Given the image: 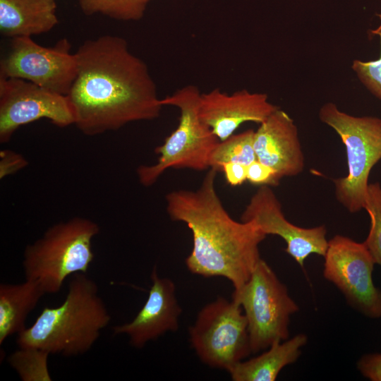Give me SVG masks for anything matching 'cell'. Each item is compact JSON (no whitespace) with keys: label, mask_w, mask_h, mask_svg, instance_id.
<instances>
[{"label":"cell","mask_w":381,"mask_h":381,"mask_svg":"<svg viewBox=\"0 0 381 381\" xmlns=\"http://www.w3.org/2000/svg\"><path fill=\"white\" fill-rule=\"evenodd\" d=\"M152 0H78L86 16L102 14L122 21L140 20Z\"/></svg>","instance_id":"cell-20"},{"label":"cell","mask_w":381,"mask_h":381,"mask_svg":"<svg viewBox=\"0 0 381 381\" xmlns=\"http://www.w3.org/2000/svg\"><path fill=\"white\" fill-rule=\"evenodd\" d=\"M28 162L20 154L11 150H3L0 152V179L14 174L24 169Z\"/></svg>","instance_id":"cell-24"},{"label":"cell","mask_w":381,"mask_h":381,"mask_svg":"<svg viewBox=\"0 0 381 381\" xmlns=\"http://www.w3.org/2000/svg\"><path fill=\"white\" fill-rule=\"evenodd\" d=\"M40 119L61 128L74 124L67 96L24 79L0 76V142L8 143L18 128Z\"/></svg>","instance_id":"cell-11"},{"label":"cell","mask_w":381,"mask_h":381,"mask_svg":"<svg viewBox=\"0 0 381 381\" xmlns=\"http://www.w3.org/2000/svg\"><path fill=\"white\" fill-rule=\"evenodd\" d=\"M110 320L97 284L79 272L69 282L63 303L45 307L31 326L18 334L16 341L20 349L77 356L92 347Z\"/></svg>","instance_id":"cell-3"},{"label":"cell","mask_w":381,"mask_h":381,"mask_svg":"<svg viewBox=\"0 0 381 381\" xmlns=\"http://www.w3.org/2000/svg\"><path fill=\"white\" fill-rule=\"evenodd\" d=\"M372 33L380 36V57L368 61L355 59L352 62L351 68L371 94L381 99V24L376 30H372Z\"/></svg>","instance_id":"cell-22"},{"label":"cell","mask_w":381,"mask_h":381,"mask_svg":"<svg viewBox=\"0 0 381 381\" xmlns=\"http://www.w3.org/2000/svg\"><path fill=\"white\" fill-rule=\"evenodd\" d=\"M282 178L272 168L258 159L247 166V181L259 186H275Z\"/></svg>","instance_id":"cell-23"},{"label":"cell","mask_w":381,"mask_h":381,"mask_svg":"<svg viewBox=\"0 0 381 381\" xmlns=\"http://www.w3.org/2000/svg\"><path fill=\"white\" fill-rule=\"evenodd\" d=\"M217 173L209 169L195 190L169 193L167 211L173 221L191 230L193 249L186 259L188 270L203 277H225L238 290L261 259L259 246L267 235L255 222L230 216L216 191Z\"/></svg>","instance_id":"cell-2"},{"label":"cell","mask_w":381,"mask_h":381,"mask_svg":"<svg viewBox=\"0 0 381 381\" xmlns=\"http://www.w3.org/2000/svg\"><path fill=\"white\" fill-rule=\"evenodd\" d=\"M200 94L198 87L188 85L162 99L163 106H174L179 109V124L164 143L155 150L159 155L157 162L137 169L143 186L153 185L170 168L196 171L210 169L211 152L220 140L200 118Z\"/></svg>","instance_id":"cell-5"},{"label":"cell","mask_w":381,"mask_h":381,"mask_svg":"<svg viewBox=\"0 0 381 381\" xmlns=\"http://www.w3.org/2000/svg\"><path fill=\"white\" fill-rule=\"evenodd\" d=\"M279 107L268 100L267 94L247 90L231 94L214 88L200 94L198 113L220 140H224L246 122L261 123Z\"/></svg>","instance_id":"cell-13"},{"label":"cell","mask_w":381,"mask_h":381,"mask_svg":"<svg viewBox=\"0 0 381 381\" xmlns=\"http://www.w3.org/2000/svg\"><path fill=\"white\" fill-rule=\"evenodd\" d=\"M324 258V277L348 304L367 318H381V290L373 279L375 262L364 242L335 235L328 241Z\"/></svg>","instance_id":"cell-9"},{"label":"cell","mask_w":381,"mask_h":381,"mask_svg":"<svg viewBox=\"0 0 381 381\" xmlns=\"http://www.w3.org/2000/svg\"><path fill=\"white\" fill-rule=\"evenodd\" d=\"M56 0H0V32L11 39L46 33L59 23Z\"/></svg>","instance_id":"cell-16"},{"label":"cell","mask_w":381,"mask_h":381,"mask_svg":"<svg viewBox=\"0 0 381 381\" xmlns=\"http://www.w3.org/2000/svg\"><path fill=\"white\" fill-rule=\"evenodd\" d=\"M232 299L247 319L252 353L289 338L291 316L299 308L264 260H260L247 282L234 291Z\"/></svg>","instance_id":"cell-7"},{"label":"cell","mask_w":381,"mask_h":381,"mask_svg":"<svg viewBox=\"0 0 381 381\" xmlns=\"http://www.w3.org/2000/svg\"><path fill=\"white\" fill-rule=\"evenodd\" d=\"M380 18H381V13L377 15Z\"/></svg>","instance_id":"cell-27"},{"label":"cell","mask_w":381,"mask_h":381,"mask_svg":"<svg viewBox=\"0 0 381 381\" xmlns=\"http://www.w3.org/2000/svg\"><path fill=\"white\" fill-rule=\"evenodd\" d=\"M77 75L67 95L74 125L88 136L158 118L163 105L147 64L119 36L88 40L75 53Z\"/></svg>","instance_id":"cell-1"},{"label":"cell","mask_w":381,"mask_h":381,"mask_svg":"<svg viewBox=\"0 0 381 381\" xmlns=\"http://www.w3.org/2000/svg\"><path fill=\"white\" fill-rule=\"evenodd\" d=\"M364 209L370 217V229L364 241L375 264L381 266V185L369 183Z\"/></svg>","instance_id":"cell-21"},{"label":"cell","mask_w":381,"mask_h":381,"mask_svg":"<svg viewBox=\"0 0 381 381\" xmlns=\"http://www.w3.org/2000/svg\"><path fill=\"white\" fill-rule=\"evenodd\" d=\"M66 38L53 47H43L31 37L11 40L0 63V76L21 78L53 92L67 96L77 75L75 54Z\"/></svg>","instance_id":"cell-10"},{"label":"cell","mask_w":381,"mask_h":381,"mask_svg":"<svg viewBox=\"0 0 381 381\" xmlns=\"http://www.w3.org/2000/svg\"><path fill=\"white\" fill-rule=\"evenodd\" d=\"M99 231L96 222L81 217L51 226L25 248V279L45 294L58 293L68 276L87 271L95 258L92 241Z\"/></svg>","instance_id":"cell-4"},{"label":"cell","mask_w":381,"mask_h":381,"mask_svg":"<svg viewBox=\"0 0 381 381\" xmlns=\"http://www.w3.org/2000/svg\"><path fill=\"white\" fill-rule=\"evenodd\" d=\"M255 131L249 129L219 141L211 152L210 169L221 171L224 164L235 162L249 165L257 160L254 149Z\"/></svg>","instance_id":"cell-19"},{"label":"cell","mask_w":381,"mask_h":381,"mask_svg":"<svg viewBox=\"0 0 381 381\" xmlns=\"http://www.w3.org/2000/svg\"><path fill=\"white\" fill-rule=\"evenodd\" d=\"M152 286L148 297L134 319L113 327L114 334H126L130 344L143 347L167 332L179 328L181 308L175 294L174 283L168 278H160L156 267L151 273Z\"/></svg>","instance_id":"cell-14"},{"label":"cell","mask_w":381,"mask_h":381,"mask_svg":"<svg viewBox=\"0 0 381 381\" xmlns=\"http://www.w3.org/2000/svg\"><path fill=\"white\" fill-rule=\"evenodd\" d=\"M361 374L371 381H381V353L363 355L357 362Z\"/></svg>","instance_id":"cell-25"},{"label":"cell","mask_w":381,"mask_h":381,"mask_svg":"<svg viewBox=\"0 0 381 381\" xmlns=\"http://www.w3.org/2000/svg\"><path fill=\"white\" fill-rule=\"evenodd\" d=\"M45 294L35 282L0 284V344L25 329L28 314Z\"/></svg>","instance_id":"cell-18"},{"label":"cell","mask_w":381,"mask_h":381,"mask_svg":"<svg viewBox=\"0 0 381 381\" xmlns=\"http://www.w3.org/2000/svg\"><path fill=\"white\" fill-rule=\"evenodd\" d=\"M319 119L336 131L346 147L348 172L333 180L336 198L349 212H358L364 209L370 171L381 159V119L352 116L332 102L321 107Z\"/></svg>","instance_id":"cell-6"},{"label":"cell","mask_w":381,"mask_h":381,"mask_svg":"<svg viewBox=\"0 0 381 381\" xmlns=\"http://www.w3.org/2000/svg\"><path fill=\"white\" fill-rule=\"evenodd\" d=\"M254 149L257 159L275 170L281 178L297 176L304 169L298 128L279 108L259 124L254 133Z\"/></svg>","instance_id":"cell-15"},{"label":"cell","mask_w":381,"mask_h":381,"mask_svg":"<svg viewBox=\"0 0 381 381\" xmlns=\"http://www.w3.org/2000/svg\"><path fill=\"white\" fill-rule=\"evenodd\" d=\"M307 341L303 333L275 341L262 354L237 363L229 373L234 381H274L284 367L298 360Z\"/></svg>","instance_id":"cell-17"},{"label":"cell","mask_w":381,"mask_h":381,"mask_svg":"<svg viewBox=\"0 0 381 381\" xmlns=\"http://www.w3.org/2000/svg\"><path fill=\"white\" fill-rule=\"evenodd\" d=\"M241 219L255 222L267 236L281 237L286 243V252L301 267L310 255H325L328 246L325 226L303 228L291 223L286 219L282 204L270 186H259Z\"/></svg>","instance_id":"cell-12"},{"label":"cell","mask_w":381,"mask_h":381,"mask_svg":"<svg viewBox=\"0 0 381 381\" xmlns=\"http://www.w3.org/2000/svg\"><path fill=\"white\" fill-rule=\"evenodd\" d=\"M221 171L224 174L226 182L231 186L242 185L247 181V166L240 163L224 164Z\"/></svg>","instance_id":"cell-26"},{"label":"cell","mask_w":381,"mask_h":381,"mask_svg":"<svg viewBox=\"0 0 381 381\" xmlns=\"http://www.w3.org/2000/svg\"><path fill=\"white\" fill-rule=\"evenodd\" d=\"M188 334L197 356L211 368L229 372L252 353L247 319L233 299L218 297L205 305Z\"/></svg>","instance_id":"cell-8"}]
</instances>
